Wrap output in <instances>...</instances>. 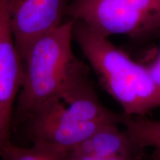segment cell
<instances>
[{"label":"cell","instance_id":"cell-1","mask_svg":"<svg viewBox=\"0 0 160 160\" xmlns=\"http://www.w3.org/2000/svg\"><path fill=\"white\" fill-rule=\"evenodd\" d=\"M75 21L69 18L38 39L24 58L22 85L13 113L19 122H25L42 106L89 79V68L72 49Z\"/></svg>","mask_w":160,"mask_h":160},{"label":"cell","instance_id":"cell-2","mask_svg":"<svg viewBox=\"0 0 160 160\" xmlns=\"http://www.w3.org/2000/svg\"><path fill=\"white\" fill-rule=\"evenodd\" d=\"M73 38L102 88L128 116H145L160 108V90L148 66L131 59L108 37L76 20Z\"/></svg>","mask_w":160,"mask_h":160},{"label":"cell","instance_id":"cell-3","mask_svg":"<svg viewBox=\"0 0 160 160\" xmlns=\"http://www.w3.org/2000/svg\"><path fill=\"white\" fill-rule=\"evenodd\" d=\"M123 113L100 102L89 79L51 100L26 120L33 143L47 145L66 154L98 130L121 125Z\"/></svg>","mask_w":160,"mask_h":160},{"label":"cell","instance_id":"cell-4","mask_svg":"<svg viewBox=\"0 0 160 160\" xmlns=\"http://www.w3.org/2000/svg\"><path fill=\"white\" fill-rule=\"evenodd\" d=\"M66 16L105 37L142 40L160 34V0H70Z\"/></svg>","mask_w":160,"mask_h":160},{"label":"cell","instance_id":"cell-5","mask_svg":"<svg viewBox=\"0 0 160 160\" xmlns=\"http://www.w3.org/2000/svg\"><path fill=\"white\" fill-rule=\"evenodd\" d=\"M70 0H8L13 39L22 60L38 39L63 22Z\"/></svg>","mask_w":160,"mask_h":160},{"label":"cell","instance_id":"cell-6","mask_svg":"<svg viewBox=\"0 0 160 160\" xmlns=\"http://www.w3.org/2000/svg\"><path fill=\"white\" fill-rule=\"evenodd\" d=\"M22 81L23 62L13 39L8 0H0V150L11 141L14 105Z\"/></svg>","mask_w":160,"mask_h":160},{"label":"cell","instance_id":"cell-7","mask_svg":"<svg viewBox=\"0 0 160 160\" xmlns=\"http://www.w3.org/2000/svg\"><path fill=\"white\" fill-rule=\"evenodd\" d=\"M119 124H109L98 130L68 153L95 157H133L145 154ZM68 154V153H67Z\"/></svg>","mask_w":160,"mask_h":160},{"label":"cell","instance_id":"cell-8","mask_svg":"<svg viewBox=\"0 0 160 160\" xmlns=\"http://www.w3.org/2000/svg\"><path fill=\"white\" fill-rule=\"evenodd\" d=\"M121 125H124L130 137L140 148H153L160 151V119L123 113Z\"/></svg>","mask_w":160,"mask_h":160},{"label":"cell","instance_id":"cell-9","mask_svg":"<svg viewBox=\"0 0 160 160\" xmlns=\"http://www.w3.org/2000/svg\"><path fill=\"white\" fill-rule=\"evenodd\" d=\"M65 156L59 150L37 142L30 148H22L10 141L0 150L2 160H65Z\"/></svg>","mask_w":160,"mask_h":160},{"label":"cell","instance_id":"cell-10","mask_svg":"<svg viewBox=\"0 0 160 160\" xmlns=\"http://www.w3.org/2000/svg\"><path fill=\"white\" fill-rule=\"evenodd\" d=\"M145 154L133 156V157H95L90 156L73 154H66L65 160H145Z\"/></svg>","mask_w":160,"mask_h":160},{"label":"cell","instance_id":"cell-11","mask_svg":"<svg viewBox=\"0 0 160 160\" xmlns=\"http://www.w3.org/2000/svg\"><path fill=\"white\" fill-rule=\"evenodd\" d=\"M156 85L160 90V50L157 57L150 65H147Z\"/></svg>","mask_w":160,"mask_h":160},{"label":"cell","instance_id":"cell-12","mask_svg":"<svg viewBox=\"0 0 160 160\" xmlns=\"http://www.w3.org/2000/svg\"><path fill=\"white\" fill-rule=\"evenodd\" d=\"M157 160H160V157H159V158H157Z\"/></svg>","mask_w":160,"mask_h":160}]
</instances>
